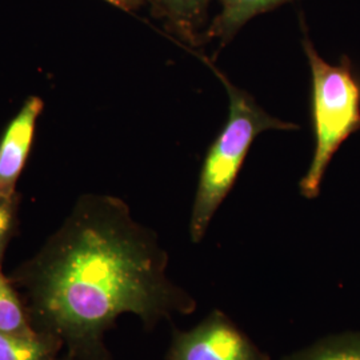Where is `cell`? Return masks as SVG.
Returning a JSON list of instances; mask_svg holds the SVG:
<instances>
[{
    "label": "cell",
    "mask_w": 360,
    "mask_h": 360,
    "mask_svg": "<svg viewBox=\"0 0 360 360\" xmlns=\"http://www.w3.org/2000/svg\"><path fill=\"white\" fill-rule=\"evenodd\" d=\"M155 16L163 20L171 34L188 49H198L206 43L210 26L208 13L212 0H147Z\"/></svg>",
    "instance_id": "8992f818"
},
{
    "label": "cell",
    "mask_w": 360,
    "mask_h": 360,
    "mask_svg": "<svg viewBox=\"0 0 360 360\" xmlns=\"http://www.w3.org/2000/svg\"><path fill=\"white\" fill-rule=\"evenodd\" d=\"M0 331L13 334L35 333L27 315L25 303L0 264Z\"/></svg>",
    "instance_id": "30bf717a"
},
{
    "label": "cell",
    "mask_w": 360,
    "mask_h": 360,
    "mask_svg": "<svg viewBox=\"0 0 360 360\" xmlns=\"http://www.w3.org/2000/svg\"><path fill=\"white\" fill-rule=\"evenodd\" d=\"M105 1L114 4L124 11H134L139 7H142L147 0H105Z\"/></svg>",
    "instance_id": "7c38bea8"
},
{
    "label": "cell",
    "mask_w": 360,
    "mask_h": 360,
    "mask_svg": "<svg viewBox=\"0 0 360 360\" xmlns=\"http://www.w3.org/2000/svg\"><path fill=\"white\" fill-rule=\"evenodd\" d=\"M53 360H72L70 356H67V358H65V359H58V358H55Z\"/></svg>",
    "instance_id": "4fadbf2b"
},
{
    "label": "cell",
    "mask_w": 360,
    "mask_h": 360,
    "mask_svg": "<svg viewBox=\"0 0 360 360\" xmlns=\"http://www.w3.org/2000/svg\"><path fill=\"white\" fill-rule=\"evenodd\" d=\"M302 31V46L312 77L311 112L315 150L309 169L299 183V191L306 199H316L336 151L360 129V79L347 56H343L339 65H330L323 59L303 19Z\"/></svg>",
    "instance_id": "3957f363"
},
{
    "label": "cell",
    "mask_w": 360,
    "mask_h": 360,
    "mask_svg": "<svg viewBox=\"0 0 360 360\" xmlns=\"http://www.w3.org/2000/svg\"><path fill=\"white\" fill-rule=\"evenodd\" d=\"M193 53L218 77L229 96L227 123L207 153L193 196L188 230L191 242L198 245L205 239L219 207L231 191L257 136L271 129L291 131L299 129V126L269 114L247 91L233 84L211 58L198 51Z\"/></svg>",
    "instance_id": "7a4b0ae2"
},
{
    "label": "cell",
    "mask_w": 360,
    "mask_h": 360,
    "mask_svg": "<svg viewBox=\"0 0 360 360\" xmlns=\"http://www.w3.org/2000/svg\"><path fill=\"white\" fill-rule=\"evenodd\" d=\"M281 360H360V331L326 335Z\"/></svg>",
    "instance_id": "ba28073f"
},
{
    "label": "cell",
    "mask_w": 360,
    "mask_h": 360,
    "mask_svg": "<svg viewBox=\"0 0 360 360\" xmlns=\"http://www.w3.org/2000/svg\"><path fill=\"white\" fill-rule=\"evenodd\" d=\"M167 270L158 235L124 200L87 193L10 279L35 331L58 340L72 360H112L104 339L122 315L153 331L198 309Z\"/></svg>",
    "instance_id": "6da1fadb"
},
{
    "label": "cell",
    "mask_w": 360,
    "mask_h": 360,
    "mask_svg": "<svg viewBox=\"0 0 360 360\" xmlns=\"http://www.w3.org/2000/svg\"><path fill=\"white\" fill-rule=\"evenodd\" d=\"M20 195L0 196V264L18 226Z\"/></svg>",
    "instance_id": "8fae6325"
},
{
    "label": "cell",
    "mask_w": 360,
    "mask_h": 360,
    "mask_svg": "<svg viewBox=\"0 0 360 360\" xmlns=\"http://www.w3.org/2000/svg\"><path fill=\"white\" fill-rule=\"evenodd\" d=\"M62 345L38 331L13 334L0 331V360H53Z\"/></svg>",
    "instance_id": "9c48e42d"
},
{
    "label": "cell",
    "mask_w": 360,
    "mask_h": 360,
    "mask_svg": "<svg viewBox=\"0 0 360 360\" xmlns=\"http://www.w3.org/2000/svg\"><path fill=\"white\" fill-rule=\"evenodd\" d=\"M166 360H271L221 309H211L190 330L174 328Z\"/></svg>",
    "instance_id": "277c9868"
},
{
    "label": "cell",
    "mask_w": 360,
    "mask_h": 360,
    "mask_svg": "<svg viewBox=\"0 0 360 360\" xmlns=\"http://www.w3.org/2000/svg\"><path fill=\"white\" fill-rule=\"evenodd\" d=\"M290 1L294 0H220L218 15L207 28L206 43L217 40L218 50H223L250 20Z\"/></svg>",
    "instance_id": "52a82bcc"
},
{
    "label": "cell",
    "mask_w": 360,
    "mask_h": 360,
    "mask_svg": "<svg viewBox=\"0 0 360 360\" xmlns=\"http://www.w3.org/2000/svg\"><path fill=\"white\" fill-rule=\"evenodd\" d=\"M44 102L30 96L13 116L0 139V196L16 195V184L32 147L39 116Z\"/></svg>",
    "instance_id": "5b68a950"
}]
</instances>
